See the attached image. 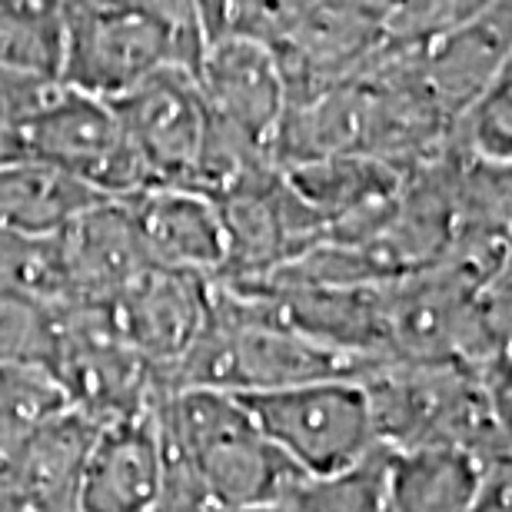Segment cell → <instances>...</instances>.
Masks as SVG:
<instances>
[{"mask_svg": "<svg viewBox=\"0 0 512 512\" xmlns=\"http://www.w3.org/2000/svg\"><path fill=\"white\" fill-rule=\"evenodd\" d=\"M200 4H60L57 84L117 104L167 70L197 77Z\"/></svg>", "mask_w": 512, "mask_h": 512, "instance_id": "6da1fadb", "label": "cell"}, {"mask_svg": "<svg viewBox=\"0 0 512 512\" xmlns=\"http://www.w3.org/2000/svg\"><path fill=\"white\" fill-rule=\"evenodd\" d=\"M153 413L167 473L187 479L223 512L276 509L300 479L240 396L180 389L163 393Z\"/></svg>", "mask_w": 512, "mask_h": 512, "instance_id": "7a4b0ae2", "label": "cell"}, {"mask_svg": "<svg viewBox=\"0 0 512 512\" xmlns=\"http://www.w3.org/2000/svg\"><path fill=\"white\" fill-rule=\"evenodd\" d=\"M363 386L386 453L463 449L493 459L503 449L483 363H386Z\"/></svg>", "mask_w": 512, "mask_h": 512, "instance_id": "3957f363", "label": "cell"}, {"mask_svg": "<svg viewBox=\"0 0 512 512\" xmlns=\"http://www.w3.org/2000/svg\"><path fill=\"white\" fill-rule=\"evenodd\" d=\"M44 373L57 383L67 409L97 426L147 413L160 399L153 370L130 350L107 306L50 310Z\"/></svg>", "mask_w": 512, "mask_h": 512, "instance_id": "277c9868", "label": "cell"}, {"mask_svg": "<svg viewBox=\"0 0 512 512\" xmlns=\"http://www.w3.org/2000/svg\"><path fill=\"white\" fill-rule=\"evenodd\" d=\"M243 403L263 436L303 479L343 473L383 449L363 380L290 386L247 396Z\"/></svg>", "mask_w": 512, "mask_h": 512, "instance_id": "5b68a950", "label": "cell"}, {"mask_svg": "<svg viewBox=\"0 0 512 512\" xmlns=\"http://www.w3.org/2000/svg\"><path fill=\"white\" fill-rule=\"evenodd\" d=\"M14 157L70 173L104 200H130L147 190L133 163L114 107L54 84L17 133Z\"/></svg>", "mask_w": 512, "mask_h": 512, "instance_id": "8992f818", "label": "cell"}, {"mask_svg": "<svg viewBox=\"0 0 512 512\" xmlns=\"http://www.w3.org/2000/svg\"><path fill=\"white\" fill-rule=\"evenodd\" d=\"M110 107L147 190L190 187L210 133L197 80L167 70Z\"/></svg>", "mask_w": 512, "mask_h": 512, "instance_id": "52a82bcc", "label": "cell"}, {"mask_svg": "<svg viewBox=\"0 0 512 512\" xmlns=\"http://www.w3.org/2000/svg\"><path fill=\"white\" fill-rule=\"evenodd\" d=\"M193 80L213 127L276 160V137L290 100L270 47L247 37L207 40V54Z\"/></svg>", "mask_w": 512, "mask_h": 512, "instance_id": "ba28073f", "label": "cell"}, {"mask_svg": "<svg viewBox=\"0 0 512 512\" xmlns=\"http://www.w3.org/2000/svg\"><path fill=\"white\" fill-rule=\"evenodd\" d=\"M210 303L213 280L207 276L150 266L107 306L130 350L153 370L157 393L163 376L190 353L203 333Z\"/></svg>", "mask_w": 512, "mask_h": 512, "instance_id": "9c48e42d", "label": "cell"}, {"mask_svg": "<svg viewBox=\"0 0 512 512\" xmlns=\"http://www.w3.org/2000/svg\"><path fill=\"white\" fill-rule=\"evenodd\" d=\"M64 306H110L150 270L140 233L120 200H97L57 233Z\"/></svg>", "mask_w": 512, "mask_h": 512, "instance_id": "30bf717a", "label": "cell"}, {"mask_svg": "<svg viewBox=\"0 0 512 512\" xmlns=\"http://www.w3.org/2000/svg\"><path fill=\"white\" fill-rule=\"evenodd\" d=\"M153 406L147 413L97 426L80 483V512L157 509L167 486V459Z\"/></svg>", "mask_w": 512, "mask_h": 512, "instance_id": "8fae6325", "label": "cell"}, {"mask_svg": "<svg viewBox=\"0 0 512 512\" xmlns=\"http://www.w3.org/2000/svg\"><path fill=\"white\" fill-rule=\"evenodd\" d=\"M97 423L64 409L0 469V512H80V483Z\"/></svg>", "mask_w": 512, "mask_h": 512, "instance_id": "7c38bea8", "label": "cell"}, {"mask_svg": "<svg viewBox=\"0 0 512 512\" xmlns=\"http://www.w3.org/2000/svg\"><path fill=\"white\" fill-rule=\"evenodd\" d=\"M150 263L217 280L227 266V227L220 203L190 187H157L120 200Z\"/></svg>", "mask_w": 512, "mask_h": 512, "instance_id": "4fadbf2b", "label": "cell"}, {"mask_svg": "<svg viewBox=\"0 0 512 512\" xmlns=\"http://www.w3.org/2000/svg\"><path fill=\"white\" fill-rule=\"evenodd\" d=\"M97 200L104 197L50 163L30 157L0 160V230L7 233L50 240Z\"/></svg>", "mask_w": 512, "mask_h": 512, "instance_id": "5bb4252c", "label": "cell"}, {"mask_svg": "<svg viewBox=\"0 0 512 512\" xmlns=\"http://www.w3.org/2000/svg\"><path fill=\"white\" fill-rule=\"evenodd\" d=\"M486 459L463 449L389 453L393 512H479Z\"/></svg>", "mask_w": 512, "mask_h": 512, "instance_id": "9a60e30c", "label": "cell"}, {"mask_svg": "<svg viewBox=\"0 0 512 512\" xmlns=\"http://www.w3.org/2000/svg\"><path fill=\"white\" fill-rule=\"evenodd\" d=\"M280 512H393L389 499V453L376 449L360 466L323 479H296Z\"/></svg>", "mask_w": 512, "mask_h": 512, "instance_id": "2e32d148", "label": "cell"}, {"mask_svg": "<svg viewBox=\"0 0 512 512\" xmlns=\"http://www.w3.org/2000/svg\"><path fill=\"white\" fill-rule=\"evenodd\" d=\"M60 7H0V70L57 80Z\"/></svg>", "mask_w": 512, "mask_h": 512, "instance_id": "e0dca14e", "label": "cell"}, {"mask_svg": "<svg viewBox=\"0 0 512 512\" xmlns=\"http://www.w3.org/2000/svg\"><path fill=\"white\" fill-rule=\"evenodd\" d=\"M456 147L499 167L512 163V60L456 127Z\"/></svg>", "mask_w": 512, "mask_h": 512, "instance_id": "ac0fdd59", "label": "cell"}, {"mask_svg": "<svg viewBox=\"0 0 512 512\" xmlns=\"http://www.w3.org/2000/svg\"><path fill=\"white\" fill-rule=\"evenodd\" d=\"M50 343V310L17 290H0V366H40Z\"/></svg>", "mask_w": 512, "mask_h": 512, "instance_id": "d6986e66", "label": "cell"}, {"mask_svg": "<svg viewBox=\"0 0 512 512\" xmlns=\"http://www.w3.org/2000/svg\"><path fill=\"white\" fill-rule=\"evenodd\" d=\"M483 380L489 389V399H493V413H496L499 433H503V449H506L512 446V346L493 353L483 363Z\"/></svg>", "mask_w": 512, "mask_h": 512, "instance_id": "ffe728a7", "label": "cell"}, {"mask_svg": "<svg viewBox=\"0 0 512 512\" xmlns=\"http://www.w3.org/2000/svg\"><path fill=\"white\" fill-rule=\"evenodd\" d=\"M479 512H512V446L486 459L483 509Z\"/></svg>", "mask_w": 512, "mask_h": 512, "instance_id": "44dd1931", "label": "cell"}, {"mask_svg": "<svg viewBox=\"0 0 512 512\" xmlns=\"http://www.w3.org/2000/svg\"><path fill=\"white\" fill-rule=\"evenodd\" d=\"M503 207H506V227L512 237V163L503 167Z\"/></svg>", "mask_w": 512, "mask_h": 512, "instance_id": "7402d4cb", "label": "cell"}, {"mask_svg": "<svg viewBox=\"0 0 512 512\" xmlns=\"http://www.w3.org/2000/svg\"><path fill=\"white\" fill-rule=\"evenodd\" d=\"M260 512H280V509H260Z\"/></svg>", "mask_w": 512, "mask_h": 512, "instance_id": "603a6c76", "label": "cell"}, {"mask_svg": "<svg viewBox=\"0 0 512 512\" xmlns=\"http://www.w3.org/2000/svg\"><path fill=\"white\" fill-rule=\"evenodd\" d=\"M509 60H512V57H509Z\"/></svg>", "mask_w": 512, "mask_h": 512, "instance_id": "cb8c5ba5", "label": "cell"}]
</instances>
